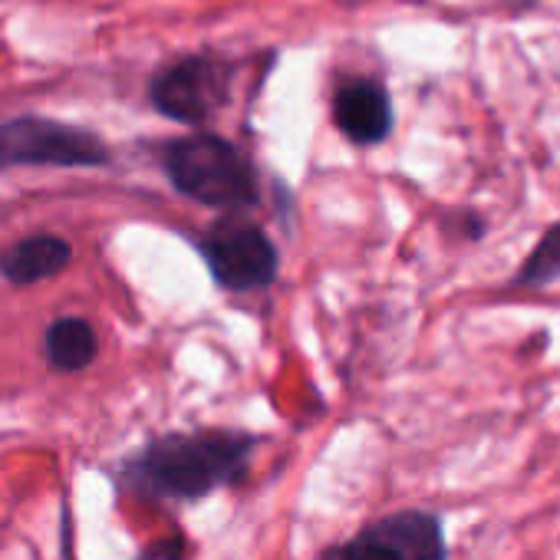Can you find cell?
Segmentation results:
<instances>
[{
    "instance_id": "cell-5",
    "label": "cell",
    "mask_w": 560,
    "mask_h": 560,
    "mask_svg": "<svg viewBox=\"0 0 560 560\" xmlns=\"http://www.w3.org/2000/svg\"><path fill=\"white\" fill-rule=\"evenodd\" d=\"M201 254L211 277L224 291H264L277 277V247L264 228L244 218H224L201 237Z\"/></svg>"
},
{
    "instance_id": "cell-10",
    "label": "cell",
    "mask_w": 560,
    "mask_h": 560,
    "mask_svg": "<svg viewBox=\"0 0 560 560\" xmlns=\"http://www.w3.org/2000/svg\"><path fill=\"white\" fill-rule=\"evenodd\" d=\"M560 277V221L544 231L540 244L524 257L514 288H547Z\"/></svg>"
},
{
    "instance_id": "cell-9",
    "label": "cell",
    "mask_w": 560,
    "mask_h": 560,
    "mask_svg": "<svg viewBox=\"0 0 560 560\" xmlns=\"http://www.w3.org/2000/svg\"><path fill=\"white\" fill-rule=\"evenodd\" d=\"M44 353L57 373H80V370L93 366V360L100 353V340H96V330L90 327V320L60 317L44 334Z\"/></svg>"
},
{
    "instance_id": "cell-7",
    "label": "cell",
    "mask_w": 560,
    "mask_h": 560,
    "mask_svg": "<svg viewBox=\"0 0 560 560\" xmlns=\"http://www.w3.org/2000/svg\"><path fill=\"white\" fill-rule=\"evenodd\" d=\"M334 122L357 145H376L393 132V100L380 80L353 77L334 96Z\"/></svg>"
},
{
    "instance_id": "cell-2",
    "label": "cell",
    "mask_w": 560,
    "mask_h": 560,
    "mask_svg": "<svg viewBox=\"0 0 560 560\" xmlns=\"http://www.w3.org/2000/svg\"><path fill=\"white\" fill-rule=\"evenodd\" d=\"M165 172L172 185L208 208L241 211L260 201L250 162L221 136L198 132L165 149Z\"/></svg>"
},
{
    "instance_id": "cell-3",
    "label": "cell",
    "mask_w": 560,
    "mask_h": 560,
    "mask_svg": "<svg viewBox=\"0 0 560 560\" xmlns=\"http://www.w3.org/2000/svg\"><path fill=\"white\" fill-rule=\"evenodd\" d=\"M320 560H448L445 521L425 508L389 511L330 544Z\"/></svg>"
},
{
    "instance_id": "cell-4",
    "label": "cell",
    "mask_w": 560,
    "mask_h": 560,
    "mask_svg": "<svg viewBox=\"0 0 560 560\" xmlns=\"http://www.w3.org/2000/svg\"><path fill=\"white\" fill-rule=\"evenodd\" d=\"M109 162V145L80 126L44 116H18L0 122V172L21 165L96 168Z\"/></svg>"
},
{
    "instance_id": "cell-1",
    "label": "cell",
    "mask_w": 560,
    "mask_h": 560,
    "mask_svg": "<svg viewBox=\"0 0 560 560\" xmlns=\"http://www.w3.org/2000/svg\"><path fill=\"white\" fill-rule=\"evenodd\" d=\"M260 435L241 429L165 432L132 452L116 481L126 494L149 504H191L247 478Z\"/></svg>"
},
{
    "instance_id": "cell-6",
    "label": "cell",
    "mask_w": 560,
    "mask_h": 560,
    "mask_svg": "<svg viewBox=\"0 0 560 560\" xmlns=\"http://www.w3.org/2000/svg\"><path fill=\"white\" fill-rule=\"evenodd\" d=\"M228 86H231V67L224 60L185 57L165 67L162 73H155L149 86V100L162 116L182 126H201L224 106Z\"/></svg>"
},
{
    "instance_id": "cell-8",
    "label": "cell",
    "mask_w": 560,
    "mask_h": 560,
    "mask_svg": "<svg viewBox=\"0 0 560 560\" xmlns=\"http://www.w3.org/2000/svg\"><path fill=\"white\" fill-rule=\"evenodd\" d=\"M73 260V247L60 234H31L0 254V273L14 288H31L63 273Z\"/></svg>"
},
{
    "instance_id": "cell-11",
    "label": "cell",
    "mask_w": 560,
    "mask_h": 560,
    "mask_svg": "<svg viewBox=\"0 0 560 560\" xmlns=\"http://www.w3.org/2000/svg\"><path fill=\"white\" fill-rule=\"evenodd\" d=\"M185 553H188V540L182 534H172L142 547L136 560H185Z\"/></svg>"
}]
</instances>
